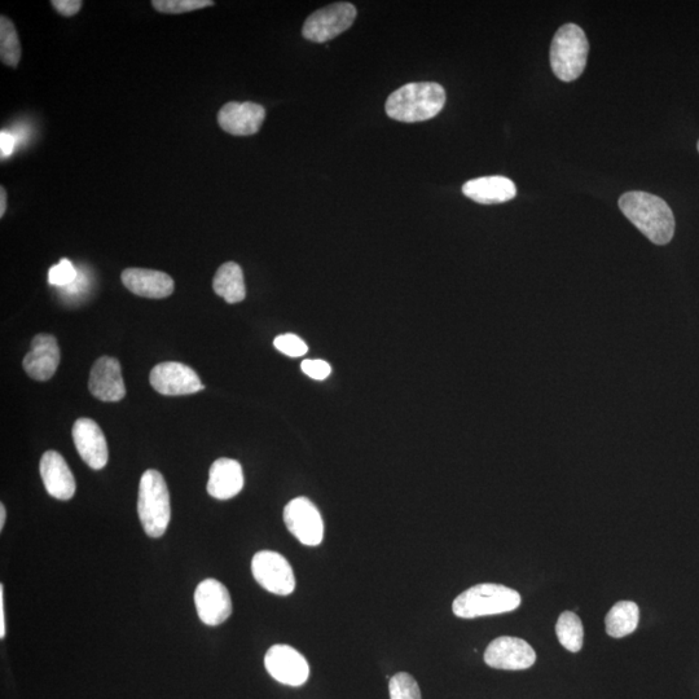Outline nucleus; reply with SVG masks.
<instances>
[{"mask_svg": "<svg viewBox=\"0 0 699 699\" xmlns=\"http://www.w3.org/2000/svg\"><path fill=\"white\" fill-rule=\"evenodd\" d=\"M619 209L653 244L667 245L674 239V213L661 197L640 191L627 192L619 199Z\"/></svg>", "mask_w": 699, "mask_h": 699, "instance_id": "f257e3e1", "label": "nucleus"}, {"mask_svg": "<svg viewBox=\"0 0 699 699\" xmlns=\"http://www.w3.org/2000/svg\"><path fill=\"white\" fill-rule=\"evenodd\" d=\"M446 104V92L434 82L408 83L393 92L386 101V113L399 122L432 120L442 112Z\"/></svg>", "mask_w": 699, "mask_h": 699, "instance_id": "f03ea898", "label": "nucleus"}, {"mask_svg": "<svg viewBox=\"0 0 699 699\" xmlns=\"http://www.w3.org/2000/svg\"><path fill=\"white\" fill-rule=\"evenodd\" d=\"M521 605L520 593L501 584H478L456 597L452 610L456 617L473 619L511 613Z\"/></svg>", "mask_w": 699, "mask_h": 699, "instance_id": "7ed1b4c3", "label": "nucleus"}, {"mask_svg": "<svg viewBox=\"0 0 699 699\" xmlns=\"http://www.w3.org/2000/svg\"><path fill=\"white\" fill-rule=\"evenodd\" d=\"M139 520L145 534L161 538L171 520L169 489L164 476L157 470H147L139 483Z\"/></svg>", "mask_w": 699, "mask_h": 699, "instance_id": "20e7f679", "label": "nucleus"}, {"mask_svg": "<svg viewBox=\"0 0 699 699\" xmlns=\"http://www.w3.org/2000/svg\"><path fill=\"white\" fill-rule=\"evenodd\" d=\"M589 43L580 26L566 24L558 29L551 46L553 73L564 82H573L586 69Z\"/></svg>", "mask_w": 699, "mask_h": 699, "instance_id": "39448f33", "label": "nucleus"}, {"mask_svg": "<svg viewBox=\"0 0 699 699\" xmlns=\"http://www.w3.org/2000/svg\"><path fill=\"white\" fill-rule=\"evenodd\" d=\"M356 8L350 3H334L312 13L303 25V37L324 43L346 32L354 24Z\"/></svg>", "mask_w": 699, "mask_h": 699, "instance_id": "423d86ee", "label": "nucleus"}, {"mask_svg": "<svg viewBox=\"0 0 699 699\" xmlns=\"http://www.w3.org/2000/svg\"><path fill=\"white\" fill-rule=\"evenodd\" d=\"M252 573L259 586L274 595L288 596L296 588L292 566L278 552H258L253 557Z\"/></svg>", "mask_w": 699, "mask_h": 699, "instance_id": "0eeeda50", "label": "nucleus"}, {"mask_svg": "<svg viewBox=\"0 0 699 699\" xmlns=\"http://www.w3.org/2000/svg\"><path fill=\"white\" fill-rule=\"evenodd\" d=\"M284 522L290 534L307 547H316L323 542L324 523L322 514L307 498L289 501L284 509Z\"/></svg>", "mask_w": 699, "mask_h": 699, "instance_id": "6e6552de", "label": "nucleus"}, {"mask_svg": "<svg viewBox=\"0 0 699 699\" xmlns=\"http://www.w3.org/2000/svg\"><path fill=\"white\" fill-rule=\"evenodd\" d=\"M268 674L289 687H301L310 677L309 662L289 645H274L265 657Z\"/></svg>", "mask_w": 699, "mask_h": 699, "instance_id": "1a4fd4ad", "label": "nucleus"}, {"mask_svg": "<svg viewBox=\"0 0 699 699\" xmlns=\"http://www.w3.org/2000/svg\"><path fill=\"white\" fill-rule=\"evenodd\" d=\"M536 653L533 646L517 637H499L487 646L485 662L496 670L520 671L534 666Z\"/></svg>", "mask_w": 699, "mask_h": 699, "instance_id": "9d476101", "label": "nucleus"}, {"mask_svg": "<svg viewBox=\"0 0 699 699\" xmlns=\"http://www.w3.org/2000/svg\"><path fill=\"white\" fill-rule=\"evenodd\" d=\"M149 382L153 389L164 395H189L199 393L204 385L191 367L178 362L158 364L152 369Z\"/></svg>", "mask_w": 699, "mask_h": 699, "instance_id": "9b49d317", "label": "nucleus"}, {"mask_svg": "<svg viewBox=\"0 0 699 699\" xmlns=\"http://www.w3.org/2000/svg\"><path fill=\"white\" fill-rule=\"evenodd\" d=\"M197 614L206 626H219L232 614L230 592L217 579H205L195 592Z\"/></svg>", "mask_w": 699, "mask_h": 699, "instance_id": "f8f14e48", "label": "nucleus"}, {"mask_svg": "<svg viewBox=\"0 0 699 699\" xmlns=\"http://www.w3.org/2000/svg\"><path fill=\"white\" fill-rule=\"evenodd\" d=\"M266 118V109L252 101H231L218 113V123L223 131L235 136L257 134Z\"/></svg>", "mask_w": 699, "mask_h": 699, "instance_id": "ddd939ff", "label": "nucleus"}, {"mask_svg": "<svg viewBox=\"0 0 699 699\" xmlns=\"http://www.w3.org/2000/svg\"><path fill=\"white\" fill-rule=\"evenodd\" d=\"M73 441L79 456L91 469H103L108 463L109 451L103 430L91 419H79L73 426Z\"/></svg>", "mask_w": 699, "mask_h": 699, "instance_id": "4468645a", "label": "nucleus"}, {"mask_svg": "<svg viewBox=\"0 0 699 699\" xmlns=\"http://www.w3.org/2000/svg\"><path fill=\"white\" fill-rule=\"evenodd\" d=\"M89 389L95 398L103 402H120L125 398L126 388L120 362L109 356L96 360L90 373Z\"/></svg>", "mask_w": 699, "mask_h": 699, "instance_id": "2eb2a0df", "label": "nucleus"}, {"mask_svg": "<svg viewBox=\"0 0 699 699\" xmlns=\"http://www.w3.org/2000/svg\"><path fill=\"white\" fill-rule=\"evenodd\" d=\"M39 472L45 489L57 500H70L76 494V479L67 461L56 451H47L42 456Z\"/></svg>", "mask_w": 699, "mask_h": 699, "instance_id": "dca6fc26", "label": "nucleus"}, {"mask_svg": "<svg viewBox=\"0 0 699 699\" xmlns=\"http://www.w3.org/2000/svg\"><path fill=\"white\" fill-rule=\"evenodd\" d=\"M60 364V349L51 334H38L32 341V350L24 358V369L33 380L47 381L55 375Z\"/></svg>", "mask_w": 699, "mask_h": 699, "instance_id": "f3484780", "label": "nucleus"}, {"mask_svg": "<svg viewBox=\"0 0 699 699\" xmlns=\"http://www.w3.org/2000/svg\"><path fill=\"white\" fill-rule=\"evenodd\" d=\"M122 283L131 293L152 300H161L174 293V280L165 272L127 268L122 272Z\"/></svg>", "mask_w": 699, "mask_h": 699, "instance_id": "a211bd4d", "label": "nucleus"}, {"mask_svg": "<svg viewBox=\"0 0 699 699\" xmlns=\"http://www.w3.org/2000/svg\"><path fill=\"white\" fill-rule=\"evenodd\" d=\"M244 487V472L239 461L222 457L211 465L208 492L218 500H228L239 495Z\"/></svg>", "mask_w": 699, "mask_h": 699, "instance_id": "6ab92c4d", "label": "nucleus"}, {"mask_svg": "<svg viewBox=\"0 0 699 699\" xmlns=\"http://www.w3.org/2000/svg\"><path fill=\"white\" fill-rule=\"evenodd\" d=\"M463 193L478 204H503L516 197L517 188L511 179L505 177H483L466 182Z\"/></svg>", "mask_w": 699, "mask_h": 699, "instance_id": "aec40b11", "label": "nucleus"}, {"mask_svg": "<svg viewBox=\"0 0 699 699\" xmlns=\"http://www.w3.org/2000/svg\"><path fill=\"white\" fill-rule=\"evenodd\" d=\"M214 292L228 303H239L245 300L246 289L244 274L235 262L224 263L213 280Z\"/></svg>", "mask_w": 699, "mask_h": 699, "instance_id": "412c9836", "label": "nucleus"}, {"mask_svg": "<svg viewBox=\"0 0 699 699\" xmlns=\"http://www.w3.org/2000/svg\"><path fill=\"white\" fill-rule=\"evenodd\" d=\"M639 621L640 609L636 602L619 601L606 615V632L614 639H621L635 632Z\"/></svg>", "mask_w": 699, "mask_h": 699, "instance_id": "4be33fe9", "label": "nucleus"}, {"mask_svg": "<svg viewBox=\"0 0 699 699\" xmlns=\"http://www.w3.org/2000/svg\"><path fill=\"white\" fill-rule=\"evenodd\" d=\"M558 641L571 653L582 650L584 630L583 623L573 611H565L560 615L556 624Z\"/></svg>", "mask_w": 699, "mask_h": 699, "instance_id": "5701e85b", "label": "nucleus"}, {"mask_svg": "<svg viewBox=\"0 0 699 699\" xmlns=\"http://www.w3.org/2000/svg\"><path fill=\"white\" fill-rule=\"evenodd\" d=\"M21 43L16 26L6 16L0 17V59L7 67L17 68L21 60Z\"/></svg>", "mask_w": 699, "mask_h": 699, "instance_id": "b1692460", "label": "nucleus"}, {"mask_svg": "<svg viewBox=\"0 0 699 699\" xmlns=\"http://www.w3.org/2000/svg\"><path fill=\"white\" fill-rule=\"evenodd\" d=\"M390 699H422L417 681L407 672H399L390 679Z\"/></svg>", "mask_w": 699, "mask_h": 699, "instance_id": "393cba45", "label": "nucleus"}, {"mask_svg": "<svg viewBox=\"0 0 699 699\" xmlns=\"http://www.w3.org/2000/svg\"><path fill=\"white\" fill-rule=\"evenodd\" d=\"M214 4L211 0H153L152 2V6L158 12L167 13V15H180V13L202 10V8H208Z\"/></svg>", "mask_w": 699, "mask_h": 699, "instance_id": "a878e982", "label": "nucleus"}, {"mask_svg": "<svg viewBox=\"0 0 699 699\" xmlns=\"http://www.w3.org/2000/svg\"><path fill=\"white\" fill-rule=\"evenodd\" d=\"M78 278L76 267L69 259H61L57 265L51 267L48 272V283L54 287L65 288L72 285Z\"/></svg>", "mask_w": 699, "mask_h": 699, "instance_id": "bb28decb", "label": "nucleus"}, {"mask_svg": "<svg viewBox=\"0 0 699 699\" xmlns=\"http://www.w3.org/2000/svg\"><path fill=\"white\" fill-rule=\"evenodd\" d=\"M274 346L280 353L290 356V358H300V356L306 355L307 351H309V347L303 342L302 338L292 333L281 334V336L276 337Z\"/></svg>", "mask_w": 699, "mask_h": 699, "instance_id": "cd10ccee", "label": "nucleus"}, {"mask_svg": "<svg viewBox=\"0 0 699 699\" xmlns=\"http://www.w3.org/2000/svg\"><path fill=\"white\" fill-rule=\"evenodd\" d=\"M302 372L305 375L314 378V380L323 381L325 378L329 377L332 372L329 363L324 362L320 359H307L303 360L301 364Z\"/></svg>", "mask_w": 699, "mask_h": 699, "instance_id": "c85d7f7f", "label": "nucleus"}, {"mask_svg": "<svg viewBox=\"0 0 699 699\" xmlns=\"http://www.w3.org/2000/svg\"><path fill=\"white\" fill-rule=\"evenodd\" d=\"M51 4L64 17L77 15L83 6L82 0H52Z\"/></svg>", "mask_w": 699, "mask_h": 699, "instance_id": "c756f323", "label": "nucleus"}, {"mask_svg": "<svg viewBox=\"0 0 699 699\" xmlns=\"http://www.w3.org/2000/svg\"><path fill=\"white\" fill-rule=\"evenodd\" d=\"M15 138L10 133L2 131L0 133V151H2V158H6L11 155L13 148H15Z\"/></svg>", "mask_w": 699, "mask_h": 699, "instance_id": "7c9ffc66", "label": "nucleus"}, {"mask_svg": "<svg viewBox=\"0 0 699 699\" xmlns=\"http://www.w3.org/2000/svg\"><path fill=\"white\" fill-rule=\"evenodd\" d=\"M6 637V617H4V587L0 586V639Z\"/></svg>", "mask_w": 699, "mask_h": 699, "instance_id": "2f4dec72", "label": "nucleus"}, {"mask_svg": "<svg viewBox=\"0 0 699 699\" xmlns=\"http://www.w3.org/2000/svg\"><path fill=\"white\" fill-rule=\"evenodd\" d=\"M7 209V191L4 187H0V218L4 217Z\"/></svg>", "mask_w": 699, "mask_h": 699, "instance_id": "473e14b6", "label": "nucleus"}, {"mask_svg": "<svg viewBox=\"0 0 699 699\" xmlns=\"http://www.w3.org/2000/svg\"><path fill=\"white\" fill-rule=\"evenodd\" d=\"M7 512L4 505H0V530H3L4 522H6Z\"/></svg>", "mask_w": 699, "mask_h": 699, "instance_id": "72a5a7b5", "label": "nucleus"}, {"mask_svg": "<svg viewBox=\"0 0 699 699\" xmlns=\"http://www.w3.org/2000/svg\"><path fill=\"white\" fill-rule=\"evenodd\" d=\"M697 148H698V152H699V140H698Z\"/></svg>", "mask_w": 699, "mask_h": 699, "instance_id": "f704fd0d", "label": "nucleus"}]
</instances>
